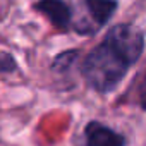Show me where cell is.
<instances>
[{"label":"cell","instance_id":"6da1fadb","mask_svg":"<svg viewBox=\"0 0 146 146\" xmlns=\"http://www.w3.org/2000/svg\"><path fill=\"white\" fill-rule=\"evenodd\" d=\"M127 64L107 45L102 43L86 57L83 64V74L90 86L98 91L113 90L127 72Z\"/></svg>","mask_w":146,"mask_h":146},{"label":"cell","instance_id":"7a4b0ae2","mask_svg":"<svg viewBox=\"0 0 146 146\" xmlns=\"http://www.w3.org/2000/svg\"><path fill=\"white\" fill-rule=\"evenodd\" d=\"M103 43H107L127 65H131L141 57L144 38H143V33L136 26L117 24L108 31Z\"/></svg>","mask_w":146,"mask_h":146},{"label":"cell","instance_id":"3957f363","mask_svg":"<svg viewBox=\"0 0 146 146\" xmlns=\"http://www.w3.org/2000/svg\"><path fill=\"white\" fill-rule=\"evenodd\" d=\"M84 5H86L90 19L78 29L83 35L95 33L113 16V12L117 9L115 0H84Z\"/></svg>","mask_w":146,"mask_h":146},{"label":"cell","instance_id":"277c9868","mask_svg":"<svg viewBox=\"0 0 146 146\" xmlns=\"http://www.w3.org/2000/svg\"><path fill=\"white\" fill-rule=\"evenodd\" d=\"M35 9L38 12H41L43 16H46L55 28L64 29V31L69 29L70 11L64 4V0H40V2L35 5Z\"/></svg>","mask_w":146,"mask_h":146},{"label":"cell","instance_id":"5b68a950","mask_svg":"<svg viewBox=\"0 0 146 146\" xmlns=\"http://www.w3.org/2000/svg\"><path fill=\"white\" fill-rule=\"evenodd\" d=\"M86 146H124V139L110 127L91 122L86 127Z\"/></svg>","mask_w":146,"mask_h":146}]
</instances>
